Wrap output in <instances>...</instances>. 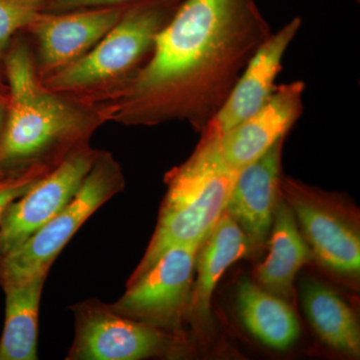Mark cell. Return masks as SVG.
Wrapping results in <instances>:
<instances>
[{
	"label": "cell",
	"mask_w": 360,
	"mask_h": 360,
	"mask_svg": "<svg viewBox=\"0 0 360 360\" xmlns=\"http://www.w3.org/2000/svg\"><path fill=\"white\" fill-rule=\"evenodd\" d=\"M7 174H8V172H4V170L0 167V179H4V177L6 176Z\"/></svg>",
	"instance_id": "obj_23"
},
{
	"label": "cell",
	"mask_w": 360,
	"mask_h": 360,
	"mask_svg": "<svg viewBox=\"0 0 360 360\" xmlns=\"http://www.w3.org/2000/svg\"><path fill=\"white\" fill-rule=\"evenodd\" d=\"M124 11L118 7L39 15L32 23L39 37L42 63L49 70H61L82 58L118 22Z\"/></svg>",
	"instance_id": "obj_13"
},
{
	"label": "cell",
	"mask_w": 360,
	"mask_h": 360,
	"mask_svg": "<svg viewBox=\"0 0 360 360\" xmlns=\"http://www.w3.org/2000/svg\"><path fill=\"white\" fill-rule=\"evenodd\" d=\"M281 193L302 227L314 257L335 274L359 278V213L340 196L288 177L281 179Z\"/></svg>",
	"instance_id": "obj_5"
},
{
	"label": "cell",
	"mask_w": 360,
	"mask_h": 360,
	"mask_svg": "<svg viewBox=\"0 0 360 360\" xmlns=\"http://www.w3.org/2000/svg\"><path fill=\"white\" fill-rule=\"evenodd\" d=\"M44 0H0V58L11 37L37 20Z\"/></svg>",
	"instance_id": "obj_19"
},
{
	"label": "cell",
	"mask_w": 360,
	"mask_h": 360,
	"mask_svg": "<svg viewBox=\"0 0 360 360\" xmlns=\"http://www.w3.org/2000/svg\"><path fill=\"white\" fill-rule=\"evenodd\" d=\"M4 124H6V103L4 97L0 96V137L4 131Z\"/></svg>",
	"instance_id": "obj_22"
},
{
	"label": "cell",
	"mask_w": 360,
	"mask_h": 360,
	"mask_svg": "<svg viewBox=\"0 0 360 360\" xmlns=\"http://www.w3.org/2000/svg\"><path fill=\"white\" fill-rule=\"evenodd\" d=\"M236 304L243 326L266 347L288 349L300 338V322L290 303L265 290L255 281L241 279Z\"/></svg>",
	"instance_id": "obj_16"
},
{
	"label": "cell",
	"mask_w": 360,
	"mask_h": 360,
	"mask_svg": "<svg viewBox=\"0 0 360 360\" xmlns=\"http://www.w3.org/2000/svg\"><path fill=\"white\" fill-rule=\"evenodd\" d=\"M285 137L238 172L225 212L245 232L250 252H259L269 241L274 210L281 198V158Z\"/></svg>",
	"instance_id": "obj_12"
},
{
	"label": "cell",
	"mask_w": 360,
	"mask_h": 360,
	"mask_svg": "<svg viewBox=\"0 0 360 360\" xmlns=\"http://www.w3.org/2000/svg\"><path fill=\"white\" fill-rule=\"evenodd\" d=\"M303 309L317 335L341 354L359 357L360 329L352 307L336 291L307 279L302 284Z\"/></svg>",
	"instance_id": "obj_18"
},
{
	"label": "cell",
	"mask_w": 360,
	"mask_h": 360,
	"mask_svg": "<svg viewBox=\"0 0 360 360\" xmlns=\"http://www.w3.org/2000/svg\"><path fill=\"white\" fill-rule=\"evenodd\" d=\"M0 91H1V85H0Z\"/></svg>",
	"instance_id": "obj_24"
},
{
	"label": "cell",
	"mask_w": 360,
	"mask_h": 360,
	"mask_svg": "<svg viewBox=\"0 0 360 360\" xmlns=\"http://www.w3.org/2000/svg\"><path fill=\"white\" fill-rule=\"evenodd\" d=\"M304 89L302 82L277 85L262 108L215 139L225 163L240 172L286 136L302 116Z\"/></svg>",
	"instance_id": "obj_11"
},
{
	"label": "cell",
	"mask_w": 360,
	"mask_h": 360,
	"mask_svg": "<svg viewBox=\"0 0 360 360\" xmlns=\"http://www.w3.org/2000/svg\"><path fill=\"white\" fill-rule=\"evenodd\" d=\"M124 186L122 170L110 155H98L68 205L22 245L0 257V288L40 274L54 260L84 222Z\"/></svg>",
	"instance_id": "obj_4"
},
{
	"label": "cell",
	"mask_w": 360,
	"mask_h": 360,
	"mask_svg": "<svg viewBox=\"0 0 360 360\" xmlns=\"http://www.w3.org/2000/svg\"><path fill=\"white\" fill-rule=\"evenodd\" d=\"M47 274L2 288L6 321L0 338V360H37L40 300Z\"/></svg>",
	"instance_id": "obj_17"
},
{
	"label": "cell",
	"mask_w": 360,
	"mask_h": 360,
	"mask_svg": "<svg viewBox=\"0 0 360 360\" xmlns=\"http://www.w3.org/2000/svg\"><path fill=\"white\" fill-rule=\"evenodd\" d=\"M75 338L68 360H141L172 356L182 347L181 335L168 333L117 314L96 298L70 307Z\"/></svg>",
	"instance_id": "obj_6"
},
{
	"label": "cell",
	"mask_w": 360,
	"mask_h": 360,
	"mask_svg": "<svg viewBox=\"0 0 360 360\" xmlns=\"http://www.w3.org/2000/svg\"><path fill=\"white\" fill-rule=\"evenodd\" d=\"M53 165H32L18 172H9L6 176L0 179V220L4 212L14 200L20 198L40 179L49 174L54 168Z\"/></svg>",
	"instance_id": "obj_20"
},
{
	"label": "cell",
	"mask_w": 360,
	"mask_h": 360,
	"mask_svg": "<svg viewBox=\"0 0 360 360\" xmlns=\"http://www.w3.org/2000/svg\"><path fill=\"white\" fill-rule=\"evenodd\" d=\"M300 27L302 18H295L276 32L270 33L250 58L220 110L201 130L200 142L219 139L266 103L276 89L284 54Z\"/></svg>",
	"instance_id": "obj_10"
},
{
	"label": "cell",
	"mask_w": 360,
	"mask_h": 360,
	"mask_svg": "<svg viewBox=\"0 0 360 360\" xmlns=\"http://www.w3.org/2000/svg\"><path fill=\"white\" fill-rule=\"evenodd\" d=\"M134 0H52L51 7L53 11H73L80 8L110 7Z\"/></svg>",
	"instance_id": "obj_21"
},
{
	"label": "cell",
	"mask_w": 360,
	"mask_h": 360,
	"mask_svg": "<svg viewBox=\"0 0 360 360\" xmlns=\"http://www.w3.org/2000/svg\"><path fill=\"white\" fill-rule=\"evenodd\" d=\"M250 253L245 232L224 212L200 245L195 262L191 315L200 321L210 319L215 286L225 270Z\"/></svg>",
	"instance_id": "obj_15"
},
{
	"label": "cell",
	"mask_w": 360,
	"mask_h": 360,
	"mask_svg": "<svg viewBox=\"0 0 360 360\" xmlns=\"http://www.w3.org/2000/svg\"><path fill=\"white\" fill-rule=\"evenodd\" d=\"M271 33L255 0H186L130 85V122L186 120L201 131Z\"/></svg>",
	"instance_id": "obj_1"
},
{
	"label": "cell",
	"mask_w": 360,
	"mask_h": 360,
	"mask_svg": "<svg viewBox=\"0 0 360 360\" xmlns=\"http://www.w3.org/2000/svg\"><path fill=\"white\" fill-rule=\"evenodd\" d=\"M238 172L225 163L217 141L198 142L191 158L167 175L155 233L127 284L174 246L205 240L225 212Z\"/></svg>",
	"instance_id": "obj_2"
},
{
	"label": "cell",
	"mask_w": 360,
	"mask_h": 360,
	"mask_svg": "<svg viewBox=\"0 0 360 360\" xmlns=\"http://www.w3.org/2000/svg\"><path fill=\"white\" fill-rule=\"evenodd\" d=\"M97 155L86 146L73 149L7 207L0 220V257L22 245L70 203Z\"/></svg>",
	"instance_id": "obj_9"
},
{
	"label": "cell",
	"mask_w": 360,
	"mask_h": 360,
	"mask_svg": "<svg viewBox=\"0 0 360 360\" xmlns=\"http://www.w3.org/2000/svg\"><path fill=\"white\" fill-rule=\"evenodd\" d=\"M269 236V253L255 269V283L288 302L292 298L296 274L314 257L281 193L274 210Z\"/></svg>",
	"instance_id": "obj_14"
},
{
	"label": "cell",
	"mask_w": 360,
	"mask_h": 360,
	"mask_svg": "<svg viewBox=\"0 0 360 360\" xmlns=\"http://www.w3.org/2000/svg\"><path fill=\"white\" fill-rule=\"evenodd\" d=\"M203 241V240H202ZM202 241L174 246L134 283L111 309L134 321L181 335L191 315L196 257Z\"/></svg>",
	"instance_id": "obj_8"
},
{
	"label": "cell",
	"mask_w": 360,
	"mask_h": 360,
	"mask_svg": "<svg viewBox=\"0 0 360 360\" xmlns=\"http://www.w3.org/2000/svg\"><path fill=\"white\" fill-rule=\"evenodd\" d=\"M165 2L156 0L124 11L89 52L52 77L51 86L56 89L94 86L131 70L151 51L156 35L172 18Z\"/></svg>",
	"instance_id": "obj_7"
},
{
	"label": "cell",
	"mask_w": 360,
	"mask_h": 360,
	"mask_svg": "<svg viewBox=\"0 0 360 360\" xmlns=\"http://www.w3.org/2000/svg\"><path fill=\"white\" fill-rule=\"evenodd\" d=\"M6 70L9 101L0 137V167L9 174L47 165L44 160L49 153L82 136L84 122L73 108L42 89L23 45L9 52Z\"/></svg>",
	"instance_id": "obj_3"
}]
</instances>
